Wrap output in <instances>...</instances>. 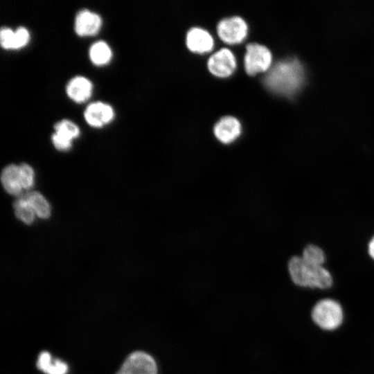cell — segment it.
Returning a JSON list of instances; mask_svg holds the SVG:
<instances>
[{"instance_id": "cell-1", "label": "cell", "mask_w": 374, "mask_h": 374, "mask_svg": "<svg viewBox=\"0 0 374 374\" xmlns=\"http://www.w3.org/2000/svg\"><path fill=\"white\" fill-rule=\"evenodd\" d=\"M304 77V69L300 61L287 58L271 67L263 78V83L276 93L290 96L300 88Z\"/></svg>"}, {"instance_id": "cell-2", "label": "cell", "mask_w": 374, "mask_h": 374, "mask_svg": "<svg viewBox=\"0 0 374 374\" xmlns=\"http://www.w3.org/2000/svg\"><path fill=\"white\" fill-rule=\"evenodd\" d=\"M288 272L292 283L299 287L327 290L333 285L332 276L326 268L309 264L301 256L290 258Z\"/></svg>"}, {"instance_id": "cell-3", "label": "cell", "mask_w": 374, "mask_h": 374, "mask_svg": "<svg viewBox=\"0 0 374 374\" xmlns=\"http://www.w3.org/2000/svg\"><path fill=\"white\" fill-rule=\"evenodd\" d=\"M310 317L320 330L332 332L339 330L346 320V312L337 299L325 297L317 301L310 309Z\"/></svg>"}, {"instance_id": "cell-4", "label": "cell", "mask_w": 374, "mask_h": 374, "mask_svg": "<svg viewBox=\"0 0 374 374\" xmlns=\"http://www.w3.org/2000/svg\"><path fill=\"white\" fill-rule=\"evenodd\" d=\"M155 358L150 353L137 350L125 359L116 374H159Z\"/></svg>"}, {"instance_id": "cell-5", "label": "cell", "mask_w": 374, "mask_h": 374, "mask_svg": "<svg viewBox=\"0 0 374 374\" xmlns=\"http://www.w3.org/2000/svg\"><path fill=\"white\" fill-rule=\"evenodd\" d=\"M272 55L265 46L251 43L246 46L244 69L248 75L266 71L271 64Z\"/></svg>"}, {"instance_id": "cell-6", "label": "cell", "mask_w": 374, "mask_h": 374, "mask_svg": "<svg viewBox=\"0 0 374 374\" xmlns=\"http://www.w3.org/2000/svg\"><path fill=\"white\" fill-rule=\"evenodd\" d=\"M217 32L225 43L238 44L246 37L248 26L242 18L235 16L220 21L217 26Z\"/></svg>"}, {"instance_id": "cell-7", "label": "cell", "mask_w": 374, "mask_h": 374, "mask_svg": "<svg viewBox=\"0 0 374 374\" xmlns=\"http://www.w3.org/2000/svg\"><path fill=\"white\" fill-rule=\"evenodd\" d=\"M207 66L209 71L220 78L231 75L236 68V60L233 53L228 48H221L208 59Z\"/></svg>"}, {"instance_id": "cell-8", "label": "cell", "mask_w": 374, "mask_h": 374, "mask_svg": "<svg viewBox=\"0 0 374 374\" xmlns=\"http://www.w3.org/2000/svg\"><path fill=\"white\" fill-rule=\"evenodd\" d=\"M103 20L99 14L87 8L77 11L74 19V30L79 36H90L100 29Z\"/></svg>"}, {"instance_id": "cell-9", "label": "cell", "mask_w": 374, "mask_h": 374, "mask_svg": "<svg viewBox=\"0 0 374 374\" xmlns=\"http://www.w3.org/2000/svg\"><path fill=\"white\" fill-rule=\"evenodd\" d=\"M83 115L89 125L100 127L113 120L114 110L110 104L97 100L90 103L86 107Z\"/></svg>"}, {"instance_id": "cell-10", "label": "cell", "mask_w": 374, "mask_h": 374, "mask_svg": "<svg viewBox=\"0 0 374 374\" xmlns=\"http://www.w3.org/2000/svg\"><path fill=\"white\" fill-rule=\"evenodd\" d=\"M65 90L70 99L80 103L90 98L93 91V83L88 78L77 75L67 82Z\"/></svg>"}, {"instance_id": "cell-11", "label": "cell", "mask_w": 374, "mask_h": 374, "mask_svg": "<svg viewBox=\"0 0 374 374\" xmlns=\"http://www.w3.org/2000/svg\"><path fill=\"white\" fill-rule=\"evenodd\" d=\"M213 132L221 143L229 144L240 136L241 125L236 118L224 116L215 125Z\"/></svg>"}, {"instance_id": "cell-12", "label": "cell", "mask_w": 374, "mask_h": 374, "mask_svg": "<svg viewBox=\"0 0 374 374\" xmlns=\"http://www.w3.org/2000/svg\"><path fill=\"white\" fill-rule=\"evenodd\" d=\"M186 44L190 51L203 53L212 50L214 41L206 30L201 28H192L186 35Z\"/></svg>"}, {"instance_id": "cell-13", "label": "cell", "mask_w": 374, "mask_h": 374, "mask_svg": "<svg viewBox=\"0 0 374 374\" xmlns=\"http://www.w3.org/2000/svg\"><path fill=\"white\" fill-rule=\"evenodd\" d=\"M2 185L10 195H19L23 188L20 182L19 166L10 164L5 167L1 175Z\"/></svg>"}, {"instance_id": "cell-14", "label": "cell", "mask_w": 374, "mask_h": 374, "mask_svg": "<svg viewBox=\"0 0 374 374\" xmlns=\"http://www.w3.org/2000/svg\"><path fill=\"white\" fill-rule=\"evenodd\" d=\"M89 57L91 62L101 66L109 63L112 57V50L104 40L93 42L89 48Z\"/></svg>"}, {"instance_id": "cell-15", "label": "cell", "mask_w": 374, "mask_h": 374, "mask_svg": "<svg viewBox=\"0 0 374 374\" xmlns=\"http://www.w3.org/2000/svg\"><path fill=\"white\" fill-rule=\"evenodd\" d=\"M37 366L46 374H66L68 370L66 364L59 359L53 360L51 355L46 351L39 354Z\"/></svg>"}, {"instance_id": "cell-16", "label": "cell", "mask_w": 374, "mask_h": 374, "mask_svg": "<svg viewBox=\"0 0 374 374\" xmlns=\"http://www.w3.org/2000/svg\"><path fill=\"white\" fill-rule=\"evenodd\" d=\"M35 213L38 217L46 219L51 215V207L45 197L39 192H32L24 196Z\"/></svg>"}, {"instance_id": "cell-17", "label": "cell", "mask_w": 374, "mask_h": 374, "mask_svg": "<svg viewBox=\"0 0 374 374\" xmlns=\"http://www.w3.org/2000/svg\"><path fill=\"white\" fill-rule=\"evenodd\" d=\"M14 209L16 217L21 222L26 224L33 222L35 213L25 197L18 199L14 203Z\"/></svg>"}, {"instance_id": "cell-18", "label": "cell", "mask_w": 374, "mask_h": 374, "mask_svg": "<svg viewBox=\"0 0 374 374\" xmlns=\"http://www.w3.org/2000/svg\"><path fill=\"white\" fill-rule=\"evenodd\" d=\"M301 258L309 264L319 266H322L326 260L323 251L318 246L312 244L305 247Z\"/></svg>"}, {"instance_id": "cell-19", "label": "cell", "mask_w": 374, "mask_h": 374, "mask_svg": "<svg viewBox=\"0 0 374 374\" xmlns=\"http://www.w3.org/2000/svg\"><path fill=\"white\" fill-rule=\"evenodd\" d=\"M53 127L55 132L61 133L72 140L80 134V128L78 125L67 118H63L55 122Z\"/></svg>"}, {"instance_id": "cell-20", "label": "cell", "mask_w": 374, "mask_h": 374, "mask_svg": "<svg viewBox=\"0 0 374 374\" xmlns=\"http://www.w3.org/2000/svg\"><path fill=\"white\" fill-rule=\"evenodd\" d=\"M30 33L25 26H20L14 30L12 49H19L28 44Z\"/></svg>"}, {"instance_id": "cell-21", "label": "cell", "mask_w": 374, "mask_h": 374, "mask_svg": "<svg viewBox=\"0 0 374 374\" xmlns=\"http://www.w3.org/2000/svg\"><path fill=\"white\" fill-rule=\"evenodd\" d=\"M19 179L23 188H31L34 182V172L33 168L26 163L19 166Z\"/></svg>"}, {"instance_id": "cell-22", "label": "cell", "mask_w": 374, "mask_h": 374, "mask_svg": "<svg viewBox=\"0 0 374 374\" xmlns=\"http://www.w3.org/2000/svg\"><path fill=\"white\" fill-rule=\"evenodd\" d=\"M51 141L55 148L59 150H67L71 147L72 139L57 132L52 134Z\"/></svg>"}, {"instance_id": "cell-23", "label": "cell", "mask_w": 374, "mask_h": 374, "mask_svg": "<svg viewBox=\"0 0 374 374\" xmlns=\"http://www.w3.org/2000/svg\"><path fill=\"white\" fill-rule=\"evenodd\" d=\"M14 30L8 26H1L0 29V43L5 49H12Z\"/></svg>"}, {"instance_id": "cell-24", "label": "cell", "mask_w": 374, "mask_h": 374, "mask_svg": "<svg viewBox=\"0 0 374 374\" xmlns=\"http://www.w3.org/2000/svg\"><path fill=\"white\" fill-rule=\"evenodd\" d=\"M368 252L370 257L374 260V235L371 239L368 245Z\"/></svg>"}]
</instances>
